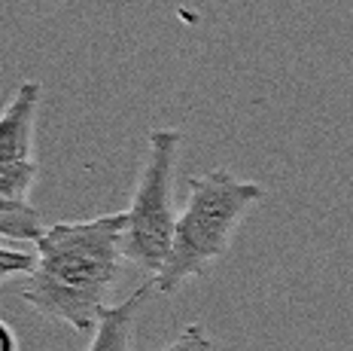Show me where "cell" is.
I'll return each mask as SVG.
<instances>
[{"label": "cell", "instance_id": "6da1fadb", "mask_svg": "<svg viewBox=\"0 0 353 351\" xmlns=\"http://www.w3.org/2000/svg\"><path fill=\"white\" fill-rule=\"evenodd\" d=\"M125 211L43 229L21 299L77 333H94L125 260Z\"/></svg>", "mask_w": 353, "mask_h": 351}, {"label": "cell", "instance_id": "7a4b0ae2", "mask_svg": "<svg viewBox=\"0 0 353 351\" xmlns=\"http://www.w3.org/2000/svg\"><path fill=\"white\" fill-rule=\"evenodd\" d=\"M265 196L253 180L234 178L229 168H213L189 180V196L176 217L174 245L161 272L152 278L159 294H174L186 281L204 275L229 251L247 211Z\"/></svg>", "mask_w": 353, "mask_h": 351}, {"label": "cell", "instance_id": "3957f363", "mask_svg": "<svg viewBox=\"0 0 353 351\" xmlns=\"http://www.w3.org/2000/svg\"><path fill=\"white\" fill-rule=\"evenodd\" d=\"M183 135L176 129L150 131V147L134 184V196L125 211V263L156 278L174 245L180 211L174 208V171Z\"/></svg>", "mask_w": 353, "mask_h": 351}, {"label": "cell", "instance_id": "277c9868", "mask_svg": "<svg viewBox=\"0 0 353 351\" xmlns=\"http://www.w3.org/2000/svg\"><path fill=\"white\" fill-rule=\"evenodd\" d=\"M40 111V83L28 79L12 92L0 113V162H31L34 159V122Z\"/></svg>", "mask_w": 353, "mask_h": 351}, {"label": "cell", "instance_id": "5b68a950", "mask_svg": "<svg viewBox=\"0 0 353 351\" xmlns=\"http://www.w3.org/2000/svg\"><path fill=\"white\" fill-rule=\"evenodd\" d=\"M156 290V284H141L128 299H122L119 305H110L104 312V318L98 321L92 333V342H88L85 351H131L134 348V324L137 314L146 305L150 294Z\"/></svg>", "mask_w": 353, "mask_h": 351}, {"label": "cell", "instance_id": "8992f818", "mask_svg": "<svg viewBox=\"0 0 353 351\" xmlns=\"http://www.w3.org/2000/svg\"><path fill=\"white\" fill-rule=\"evenodd\" d=\"M40 236H43V223L31 202L0 199V238L37 241Z\"/></svg>", "mask_w": 353, "mask_h": 351}, {"label": "cell", "instance_id": "52a82bcc", "mask_svg": "<svg viewBox=\"0 0 353 351\" xmlns=\"http://www.w3.org/2000/svg\"><path fill=\"white\" fill-rule=\"evenodd\" d=\"M37 180V162H0V199L28 202Z\"/></svg>", "mask_w": 353, "mask_h": 351}, {"label": "cell", "instance_id": "ba28073f", "mask_svg": "<svg viewBox=\"0 0 353 351\" xmlns=\"http://www.w3.org/2000/svg\"><path fill=\"white\" fill-rule=\"evenodd\" d=\"M161 351H216V345H213L210 333L204 330V324H186L180 336Z\"/></svg>", "mask_w": 353, "mask_h": 351}, {"label": "cell", "instance_id": "9c48e42d", "mask_svg": "<svg viewBox=\"0 0 353 351\" xmlns=\"http://www.w3.org/2000/svg\"><path fill=\"white\" fill-rule=\"evenodd\" d=\"M34 260H37V254H25V251H16V247L0 245V284L6 278L28 275L34 269Z\"/></svg>", "mask_w": 353, "mask_h": 351}, {"label": "cell", "instance_id": "30bf717a", "mask_svg": "<svg viewBox=\"0 0 353 351\" xmlns=\"http://www.w3.org/2000/svg\"><path fill=\"white\" fill-rule=\"evenodd\" d=\"M0 351H19L16 333H12V327L3 318H0Z\"/></svg>", "mask_w": 353, "mask_h": 351}]
</instances>
